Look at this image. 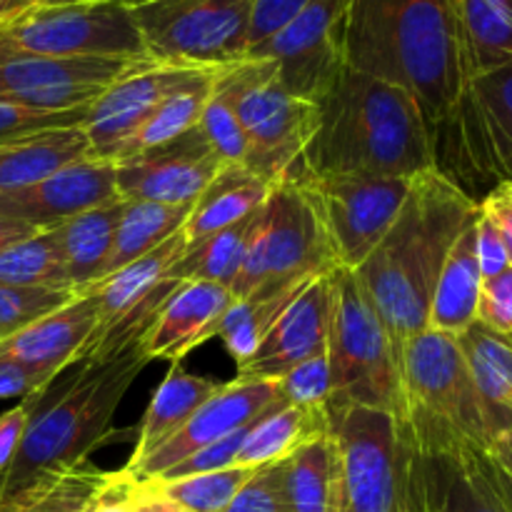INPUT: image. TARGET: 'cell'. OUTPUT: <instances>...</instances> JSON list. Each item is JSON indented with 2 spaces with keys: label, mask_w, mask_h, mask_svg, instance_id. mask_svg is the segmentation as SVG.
I'll list each match as a JSON object with an SVG mask.
<instances>
[{
  "label": "cell",
  "mask_w": 512,
  "mask_h": 512,
  "mask_svg": "<svg viewBox=\"0 0 512 512\" xmlns=\"http://www.w3.org/2000/svg\"><path fill=\"white\" fill-rule=\"evenodd\" d=\"M150 58H48L0 48V103L33 110H78Z\"/></svg>",
  "instance_id": "cell-16"
},
{
  "label": "cell",
  "mask_w": 512,
  "mask_h": 512,
  "mask_svg": "<svg viewBox=\"0 0 512 512\" xmlns=\"http://www.w3.org/2000/svg\"><path fill=\"white\" fill-rule=\"evenodd\" d=\"M20 5L15 0H0V18H8V15L18 13Z\"/></svg>",
  "instance_id": "cell-60"
},
{
  "label": "cell",
  "mask_w": 512,
  "mask_h": 512,
  "mask_svg": "<svg viewBox=\"0 0 512 512\" xmlns=\"http://www.w3.org/2000/svg\"><path fill=\"white\" fill-rule=\"evenodd\" d=\"M208 73V68H183L143 60L110 83L93 100L83 130L90 158L118 163L125 158L138 130L148 123L160 103L183 85Z\"/></svg>",
  "instance_id": "cell-17"
},
{
  "label": "cell",
  "mask_w": 512,
  "mask_h": 512,
  "mask_svg": "<svg viewBox=\"0 0 512 512\" xmlns=\"http://www.w3.org/2000/svg\"><path fill=\"white\" fill-rule=\"evenodd\" d=\"M88 110L90 105L78 110H33L0 103V145L28 138V135L35 133H45V130L83 125L85 118H88Z\"/></svg>",
  "instance_id": "cell-45"
},
{
  "label": "cell",
  "mask_w": 512,
  "mask_h": 512,
  "mask_svg": "<svg viewBox=\"0 0 512 512\" xmlns=\"http://www.w3.org/2000/svg\"><path fill=\"white\" fill-rule=\"evenodd\" d=\"M310 3L313 0H253L248 50L260 45L263 40H268L273 33H278L288 20H293Z\"/></svg>",
  "instance_id": "cell-49"
},
{
  "label": "cell",
  "mask_w": 512,
  "mask_h": 512,
  "mask_svg": "<svg viewBox=\"0 0 512 512\" xmlns=\"http://www.w3.org/2000/svg\"><path fill=\"white\" fill-rule=\"evenodd\" d=\"M188 213V205H160L143 203V200H125L123 215H120L118 230H115L113 250H110V258L105 263L100 280L108 278L115 270L125 268L133 260L148 255L150 250L163 245L170 235L183 230Z\"/></svg>",
  "instance_id": "cell-32"
},
{
  "label": "cell",
  "mask_w": 512,
  "mask_h": 512,
  "mask_svg": "<svg viewBox=\"0 0 512 512\" xmlns=\"http://www.w3.org/2000/svg\"><path fill=\"white\" fill-rule=\"evenodd\" d=\"M475 320L493 333L512 340V265L495 278L483 280Z\"/></svg>",
  "instance_id": "cell-46"
},
{
  "label": "cell",
  "mask_w": 512,
  "mask_h": 512,
  "mask_svg": "<svg viewBox=\"0 0 512 512\" xmlns=\"http://www.w3.org/2000/svg\"><path fill=\"white\" fill-rule=\"evenodd\" d=\"M325 512H350L348 503H345L343 488H340L338 470H335V480H333V493H330V503H328V510H325Z\"/></svg>",
  "instance_id": "cell-58"
},
{
  "label": "cell",
  "mask_w": 512,
  "mask_h": 512,
  "mask_svg": "<svg viewBox=\"0 0 512 512\" xmlns=\"http://www.w3.org/2000/svg\"><path fill=\"white\" fill-rule=\"evenodd\" d=\"M185 248H188L185 235L183 230H178V233L170 235L163 245L150 250L148 255L133 260V263H128L125 268L110 273L108 278L98 280V283H93L90 288H85L93 293L95 303H98L100 320L95 333H100V330H105L108 325H113L115 320L123 318L128 310H133L135 305L143 303L148 295H153L155 290L168 280L173 265L183 258Z\"/></svg>",
  "instance_id": "cell-27"
},
{
  "label": "cell",
  "mask_w": 512,
  "mask_h": 512,
  "mask_svg": "<svg viewBox=\"0 0 512 512\" xmlns=\"http://www.w3.org/2000/svg\"><path fill=\"white\" fill-rule=\"evenodd\" d=\"M118 198L115 163L88 155L28 188L0 195V215L48 230Z\"/></svg>",
  "instance_id": "cell-21"
},
{
  "label": "cell",
  "mask_w": 512,
  "mask_h": 512,
  "mask_svg": "<svg viewBox=\"0 0 512 512\" xmlns=\"http://www.w3.org/2000/svg\"><path fill=\"white\" fill-rule=\"evenodd\" d=\"M395 512H510L485 450L415 408L398 418Z\"/></svg>",
  "instance_id": "cell-5"
},
{
  "label": "cell",
  "mask_w": 512,
  "mask_h": 512,
  "mask_svg": "<svg viewBox=\"0 0 512 512\" xmlns=\"http://www.w3.org/2000/svg\"><path fill=\"white\" fill-rule=\"evenodd\" d=\"M148 358L140 345L103 363L75 365V378L50 398L40 395L13 463L0 475V510H13L70 470L88 463L108 440L115 410Z\"/></svg>",
  "instance_id": "cell-4"
},
{
  "label": "cell",
  "mask_w": 512,
  "mask_h": 512,
  "mask_svg": "<svg viewBox=\"0 0 512 512\" xmlns=\"http://www.w3.org/2000/svg\"><path fill=\"white\" fill-rule=\"evenodd\" d=\"M258 213V210H255ZM255 213L218 233L208 235L200 243L188 245L183 258L173 265V275L178 280H205V283L223 285L230 290L240 263H243L245 243L253 228Z\"/></svg>",
  "instance_id": "cell-36"
},
{
  "label": "cell",
  "mask_w": 512,
  "mask_h": 512,
  "mask_svg": "<svg viewBox=\"0 0 512 512\" xmlns=\"http://www.w3.org/2000/svg\"><path fill=\"white\" fill-rule=\"evenodd\" d=\"M333 273L310 280L300 290L298 298L285 308V313L273 325L268 338L253 353V358L240 365L235 378L273 380V383H278L290 368L328 348Z\"/></svg>",
  "instance_id": "cell-22"
},
{
  "label": "cell",
  "mask_w": 512,
  "mask_h": 512,
  "mask_svg": "<svg viewBox=\"0 0 512 512\" xmlns=\"http://www.w3.org/2000/svg\"><path fill=\"white\" fill-rule=\"evenodd\" d=\"M255 470L250 468H225L215 470V473H200L190 475V478L180 480H150L160 488L165 498L173 500L188 512H220L230 500L235 498L240 488L253 478Z\"/></svg>",
  "instance_id": "cell-39"
},
{
  "label": "cell",
  "mask_w": 512,
  "mask_h": 512,
  "mask_svg": "<svg viewBox=\"0 0 512 512\" xmlns=\"http://www.w3.org/2000/svg\"><path fill=\"white\" fill-rule=\"evenodd\" d=\"M330 405L328 410L378 408L403 418L405 395L400 365L383 320L358 273H333V308L328 328Z\"/></svg>",
  "instance_id": "cell-7"
},
{
  "label": "cell",
  "mask_w": 512,
  "mask_h": 512,
  "mask_svg": "<svg viewBox=\"0 0 512 512\" xmlns=\"http://www.w3.org/2000/svg\"><path fill=\"white\" fill-rule=\"evenodd\" d=\"M40 5H80V3H113V0H33Z\"/></svg>",
  "instance_id": "cell-59"
},
{
  "label": "cell",
  "mask_w": 512,
  "mask_h": 512,
  "mask_svg": "<svg viewBox=\"0 0 512 512\" xmlns=\"http://www.w3.org/2000/svg\"><path fill=\"white\" fill-rule=\"evenodd\" d=\"M98 320L93 293L80 290L53 313L33 320L8 338H0V360L18 365L43 388H50L63 370L78 363Z\"/></svg>",
  "instance_id": "cell-20"
},
{
  "label": "cell",
  "mask_w": 512,
  "mask_h": 512,
  "mask_svg": "<svg viewBox=\"0 0 512 512\" xmlns=\"http://www.w3.org/2000/svg\"><path fill=\"white\" fill-rule=\"evenodd\" d=\"M323 215L340 268L358 270L403 210L413 178L300 175Z\"/></svg>",
  "instance_id": "cell-13"
},
{
  "label": "cell",
  "mask_w": 512,
  "mask_h": 512,
  "mask_svg": "<svg viewBox=\"0 0 512 512\" xmlns=\"http://www.w3.org/2000/svg\"><path fill=\"white\" fill-rule=\"evenodd\" d=\"M400 383L405 408L438 420L473 448L490 453L498 433L470 378L455 335L425 328L400 350Z\"/></svg>",
  "instance_id": "cell-12"
},
{
  "label": "cell",
  "mask_w": 512,
  "mask_h": 512,
  "mask_svg": "<svg viewBox=\"0 0 512 512\" xmlns=\"http://www.w3.org/2000/svg\"><path fill=\"white\" fill-rule=\"evenodd\" d=\"M480 288H483V273H480L478 253H475L473 223L463 230L440 270L433 303H430L428 328L455 335V338L465 333L478 318Z\"/></svg>",
  "instance_id": "cell-30"
},
{
  "label": "cell",
  "mask_w": 512,
  "mask_h": 512,
  "mask_svg": "<svg viewBox=\"0 0 512 512\" xmlns=\"http://www.w3.org/2000/svg\"><path fill=\"white\" fill-rule=\"evenodd\" d=\"M490 453H493L495 458L503 460V463L512 470V425H510L508 430H505L503 435H500L498 443L493 445V450H490Z\"/></svg>",
  "instance_id": "cell-57"
},
{
  "label": "cell",
  "mask_w": 512,
  "mask_h": 512,
  "mask_svg": "<svg viewBox=\"0 0 512 512\" xmlns=\"http://www.w3.org/2000/svg\"><path fill=\"white\" fill-rule=\"evenodd\" d=\"M458 343L500 438L512 425V343L478 320L458 335Z\"/></svg>",
  "instance_id": "cell-31"
},
{
  "label": "cell",
  "mask_w": 512,
  "mask_h": 512,
  "mask_svg": "<svg viewBox=\"0 0 512 512\" xmlns=\"http://www.w3.org/2000/svg\"><path fill=\"white\" fill-rule=\"evenodd\" d=\"M345 8L348 0H313L245 58L273 60L280 85L315 103L345 68Z\"/></svg>",
  "instance_id": "cell-15"
},
{
  "label": "cell",
  "mask_w": 512,
  "mask_h": 512,
  "mask_svg": "<svg viewBox=\"0 0 512 512\" xmlns=\"http://www.w3.org/2000/svg\"><path fill=\"white\" fill-rule=\"evenodd\" d=\"M123 208L125 200L118 198L100 208L85 210L53 228L63 253L68 288L73 293L90 288L103 275Z\"/></svg>",
  "instance_id": "cell-29"
},
{
  "label": "cell",
  "mask_w": 512,
  "mask_h": 512,
  "mask_svg": "<svg viewBox=\"0 0 512 512\" xmlns=\"http://www.w3.org/2000/svg\"><path fill=\"white\" fill-rule=\"evenodd\" d=\"M270 185L245 165L225 163L198 195L183 223L185 243L195 245L208 235L253 215L268 200Z\"/></svg>",
  "instance_id": "cell-25"
},
{
  "label": "cell",
  "mask_w": 512,
  "mask_h": 512,
  "mask_svg": "<svg viewBox=\"0 0 512 512\" xmlns=\"http://www.w3.org/2000/svg\"><path fill=\"white\" fill-rule=\"evenodd\" d=\"M478 210V200L453 180L435 168L425 170L410 183L393 228L355 270L388 330L395 358L413 335L428 328L440 270Z\"/></svg>",
  "instance_id": "cell-2"
},
{
  "label": "cell",
  "mask_w": 512,
  "mask_h": 512,
  "mask_svg": "<svg viewBox=\"0 0 512 512\" xmlns=\"http://www.w3.org/2000/svg\"><path fill=\"white\" fill-rule=\"evenodd\" d=\"M308 283L290 285V288L275 290V293L265 295H253V298L245 300H233L228 313L220 320L218 338L223 340L225 350H228L230 358L235 360L238 368L253 358V353L260 348V343L268 338V333L273 330V325L278 323L280 315L285 313V308L298 298V293Z\"/></svg>",
  "instance_id": "cell-34"
},
{
  "label": "cell",
  "mask_w": 512,
  "mask_h": 512,
  "mask_svg": "<svg viewBox=\"0 0 512 512\" xmlns=\"http://www.w3.org/2000/svg\"><path fill=\"white\" fill-rule=\"evenodd\" d=\"M215 85L233 103L248 138L245 168L273 185L298 180L318 128V105L280 85L273 60L243 58L215 70Z\"/></svg>",
  "instance_id": "cell-8"
},
{
  "label": "cell",
  "mask_w": 512,
  "mask_h": 512,
  "mask_svg": "<svg viewBox=\"0 0 512 512\" xmlns=\"http://www.w3.org/2000/svg\"><path fill=\"white\" fill-rule=\"evenodd\" d=\"M488 458H490V470H493L495 485H498V490H500V495H503L505 505H508V510L512 512V470L503 463V460L495 458L493 453H488Z\"/></svg>",
  "instance_id": "cell-56"
},
{
  "label": "cell",
  "mask_w": 512,
  "mask_h": 512,
  "mask_svg": "<svg viewBox=\"0 0 512 512\" xmlns=\"http://www.w3.org/2000/svg\"><path fill=\"white\" fill-rule=\"evenodd\" d=\"M315 105L303 173L415 178L435 168L420 108L398 85L345 65Z\"/></svg>",
  "instance_id": "cell-3"
},
{
  "label": "cell",
  "mask_w": 512,
  "mask_h": 512,
  "mask_svg": "<svg viewBox=\"0 0 512 512\" xmlns=\"http://www.w3.org/2000/svg\"><path fill=\"white\" fill-rule=\"evenodd\" d=\"M198 128L210 143V148L220 155L223 163L245 165V158H248V138H245L243 125H240L238 115H235L233 103L215 85V78L208 103H205L203 115H200Z\"/></svg>",
  "instance_id": "cell-40"
},
{
  "label": "cell",
  "mask_w": 512,
  "mask_h": 512,
  "mask_svg": "<svg viewBox=\"0 0 512 512\" xmlns=\"http://www.w3.org/2000/svg\"><path fill=\"white\" fill-rule=\"evenodd\" d=\"M73 290H43V288H13L0 285V338L18 333L33 320L53 313L55 308L73 298Z\"/></svg>",
  "instance_id": "cell-41"
},
{
  "label": "cell",
  "mask_w": 512,
  "mask_h": 512,
  "mask_svg": "<svg viewBox=\"0 0 512 512\" xmlns=\"http://www.w3.org/2000/svg\"><path fill=\"white\" fill-rule=\"evenodd\" d=\"M330 440L350 512H395L398 418L363 405L330 410Z\"/></svg>",
  "instance_id": "cell-14"
},
{
  "label": "cell",
  "mask_w": 512,
  "mask_h": 512,
  "mask_svg": "<svg viewBox=\"0 0 512 512\" xmlns=\"http://www.w3.org/2000/svg\"><path fill=\"white\" fill-rule=\"evenodd\" d=\"M35 233H38V228H33V225L23 223V220L8 218V215H0V250L18 243V240L30 238V235Z\"/></svg>",
  "instance_id": "cell-55"
},
{
  "label": "cell",
  "mask_w": 512,
  "mask_h": 512,
  "mask_svg": "<svg viewBox=\"0 0 512 512\" xmlns=\"http://www.w3.org/2000/svg\"><path fill=\"white\" fill-rule=\"evenodd\" d=\"M333 243L313 193L300 180L270 188L245 243L230 293L235 300L275 293L338 270Z\"/></svg>",
  "instance_id": "cell-6"
},
{
  "label": "cell",
  "mask_w": 512,
  "mask_h": 512,
  "mask_svg": "<svg viewBox=\"0 0 512 512\" xmlns=\"http://www.w3.org/2000/svg\"><path fill=\"white\" fill-rule=\"evenodd\" d=\"M250 428V425H248ZM248 428L238 430V433L228 435V438L218 440L213 445H205V448L195 450L193 455H188L185 460L175 463L173 468L165 470L160 478L155 480H180V478H190V475H200V473H215V470H225V468H233L235 465V455H238L240 445H243L245 433Z\"/></svg>",
  "instance_id": "cell-47"
},
{
  "label": "cell",
  "mask_w": 512,
  "mask_h": 512,
  "mask_svg": "<svg viewBox=\"0 0 512 512\" xmlns=\"http://www.w3.org/2000/svg\"><path fill=\"white\" fill-rule=\"evenodd\" d=\"M138 490L140 480L125 468L118 473H103L80 512H135Z\"/></svg>",
  "instance_id": "cell-48"
},
{
  "label": "cell",
  "mask_w": 512,
  "mask_h": 512,
  "mask_svg": "<svg viewBox=\"0 0 512 512\" xmlns=\"http://www.w3.org/2000/svg\"><path fill=\"white\" fill-rule=\"evenodd\" d=\"M343 48L348 68L415 100L433 148L470 85L458 0H348Z\"/></svg>",
  "instance_id": "cell-1"
},
{
  "label": "cell",
  "mask_w": 512,
  "mask_h": 512,
  "mask_svg": "<svg viewBox=\"0 0 512 512\" xmlns=\"http://www.w3.org/2000/svg\"><path fill=\"white\" fill-rule=\"evenodd\" d=\"M213 78L215 70H208V73H203L200 78H195L193 83L183 85V88H178L175 93H170L168 98L155 108V113L150 115L148 123L138 130V135H135L133 143H130L125 158L140 153V150L170 143V140L180 138V135L198 128L200 115H203L205 103H208L210 98V90H213Z\"/></svg>",
  "instance_id": "cell-37"
},
{
  "label": "cell",
  "mask_w": 512,
  "mask_h": 512,
  "mask_svg": "<svg viewBox=\"0 0 512 512\" xmlns=\"http://www.w3.org/2000/svg\"><path fill=\"white\" fill-rule=\"evenodd\" d=\"M0 48L48 58H148L128 0L30 3L0 18Z\"/></svg>",
  "instance_id": "cell-11"
},
{
  "label": "cell",
  "mask_w": 512,
  "mask_h": 512,
  "mask_svg": "<svg viewBox=\"0 0 512 512\" xmlns=\"http://www.w3.org/2000/svg\"><path fill=\"white\" fill-rule=\"evenodd\" d=\"M280 398L298 408H325L330 405V363L328 350L303 360L278 380Z\"/></svg>",
  "instance_id": "cell-44"
},
{
  "label": "cell",
  "mask_w": 512,
  "mask_h": 512,
  "mask_svg": "<svg viewBox=\"0 0 512 512\" xmlns=\"http://www.w3.org/2000/svg\"><path fill=\"white\" fill-rule=\"evenodd\" d=\"M510 343H512V340H510Z\"/></svg>",
  "instance_id": "cell-62"
},
{
  "label": "cell",
  "mask_w": 512,
  "mask_h": 512,
  "mask_svg": "<svg viewBox=\"0 0 512 512\" xmlns=\"http://www.w3.org/2000/svg\"><path fill=\"white\" fill-rule=\"evenodd\" d=\"M220 512H293L288 500V460L255 470Z\"/></svg>",
  "instance_id": "cell-43"
},
{
  "label": "cell",
  "mask_w": 512,
  "mask_h": 512,
  "mask_svg": "<svg viewBox=\"0 0 512 512\" xmlns=\"http://www.w3.org/2000/svg\"><path fill=\"white\" fill-rule=\"evenodd\" d=\"M280 400L278 383L273 380H248L235 378L220 385L218 393L210 395L193 413V418L155 453H150L135 468H125L138 480H155L173 468L175 463L193 455L195 450L213 445L238 430L253 425L270 405Z\"/></svg>",
  "instance_id": "cell-19"
},
{
  "label": "cell",
  "mask_w": 512,
  "mask_h": 512,
  "mask_svg": "<svg viewBox=\"0 0 512 512\" xmlns=\"http://www.w3.org/2000/svg\"><path fill=\"white\" fill-rule=\"evenodd\" d=\"M470 80L512 63V0H458Z\"/></svg>",
  "instance_id": "cell-33"
},
{
  "label": "cell",
  "mask_w": 512,
  "mask_h": 512,
  "mask_svg": "<svg viewBox=\"0 0 512 512\" xmlns=\"http://www.w3.org/2000/svg\"><path fill=\"white\" fill-rule=\"evenodd\" d=\"M15 3H18L20 8H25V5H30V3H33V0H15Z\"/></svg>",
  "instance_id": "cell-61"
},
{
  "label": "cell",
  "mask_w": 512,
  "mask_h": 512,
  "mask_svg": "<svg viewBox=\"0 0 512 512\" xmlns=\"http://www.w3.org/2000/svg\"><path fill=\"white\" fill-rule=\"evenodd\" d=\"M135 512H188V510H183L180 505H175L173 500L165 498L155 483H150V480H140Z\"/></svg>",
  "instance_id": "cell-54"
},
{
  "label": "cell",
  "mask_w": 512,
  "mask_h": 512,
  "mask_svg": "<svg viewBox=\"0 0 512 512\" xmlns=\"http://www.w3.org/2000/svg\"><path fill=\"white\" fill-rule=\"evenodd\" d=\"M103 473L105 470H98L95 465L85 463L80 468L70 470V473L60 475L55 483H50L38 495L20 503L18 508L0 512H80L88 495L98 485V480L103 478Z\"/></svg>",
  "instance_id": "cell-42"
},
{
  "label": "cell",
  "mask_w": 512,
  "mask_h": 512,
  "mask_svg": "<svg viewBox=\"0 0 512 512\" xmlns=\"http://www.w3.org/2000/svg\"><path fill=\"white\" fill-rule=\"evenodd\" d=\"M43 393L45 390L25 395L15 408L5 410V413L0 415V475H5V470L13 463L15 453H18L20 443H23L25 430H28L30 418H33L35 413V405H38L40 395Z\"/></svg>",
  "instance_id": "cell-50"
},
{
  "label": "cell",
  "mask_w": 512,
  "mask_h": 512,
  "mask_svg": "<svg viewBox=\"0 0 512 512\" xmlns=\"http://www.w3.org/2000/svg\"><path fill=\"white\" fill-rule=\"evenodd\" d=\"M0 285L13 288L70 290L65 278L63 253L53 228L38 230L0 250Z\"/></svg>",
  "instance_id": "cell-35"
},
{
  "label": "cell",
  "mask_w": 512,
  "mask_h": 512,
  "mask_svg": "<svg viewBox=\"0 0 512 512\" xmlns=\"http://www.w3.org/2000/svg\"><path fill=\"white\" fill-rule=\"evenodd\" d=\"M40 390L48 388H43L33 375L25 373L18 365L3 363V360H0V400L25 398V395L40 393Z\"/></svg>",
  "instance_id": "cell-53"
},
{
  "label": "cell",
  "mask_w": 512,
  "mask_h": 512,
  "mask_svg": "<svg viewBox=\"0 0 512 512\" xmlns=\"http://www.w3.org/2000/svg\"><path fill=\"white\" fill-rule=\"evenodd\" d=\"M218 388L220 383L200 378V375L195 373H188L180 363L170 365L168 375H165L163 383L158 385L148 410H145L143 423H140L138 428V438H135L133 455H130L125 468H135V465L143 463L150 453H155L160 445L168 443V440L193 418L195 410H198L210 395L218 393Z\"/></svg>",
  "instance_id": "cell-26"
},
{
  "label": "cell",
  "mask_w": 512,
  "mask_h": 512,
  "mask_svg": "<svg viewBox=\"0 0 512 512\" xmlns=\"http://www.w3.org/2000/svg\"><path fill=\"white\" fill-rule=\"evenodd\" d=\"M335 480L330 435L303 445L288 458V500L293 512H325Z\"/></svg>",
  "instance_id": "cell-38"
},
{
  "label": "cell",
  "mask_w": 512,
  "mask_h": 512,
  "mask_svg": "<svg viewBox=\"0 0 512 512\" xmlns=\"http://www.w3.org/2000/svg\"><path fill=\"white\" fill-rule=\"evenodd\" d=\"M480 210L488 215L500 230L505 250H508V260L512 265V183H500L498 188L490 190L483 200H480Z\"/></svg>",
  "instance_id": "cell-52"
},
{
  "label": "cell",
  "mask_w": 512,
  "mask_h": 512,
  "mask_svg": "<svg viewBox=\"0 0 512 512\" xmlns=\"http://www.w3.org/2000/svg\"><path fill=\"white\" fill-rule=\"evenodd\" d=\"M150 60L218 70L248 55L253 0H128Z\"/></svg>",
  "instance_id": "cell-10"
},
{
  "label": "cell",
  "mask_w": 512,
  "mask_h": 512,
  "mask_svg": "<svg viewBox=\"0 0 512 512\" xmlns=\"http://www.w3.org/2000/svg\"><path fill=\"white\" fill-rule=\"evenodd\" d=\"M325 435H330V410L298 408L280 398L250 425L235 455V465L258 470L263 465L280 463L298 453L303 445Z\"/></svg>",
  "instance_id": "cell-24"
},
{
  "label": "cell",
  "mask_w": 512,
  "mask_h": 512,
  "mask_svg": "<svg viewBox=\"0 0 512 512\" xmlns=\"http://www.w3.org/2000/svg\"><path fill=\"white\" fill-rule=\"evenodd\" d=\"M433 165L473 200L512 183V63L470 80L433 140Z\"/></svg>",
  "instance_id": "cell-9"
},
{
  "label": "cell",
  "mask_w": 512,
  "mask_h": 512,
  "mask_svg": "<svg viewBox=\"0 0 512 512\" xmlns=\"http://www.w3.org/2000/svg\"><path fill=\"white\" fill-rule=\"evenodd\" d=\"M200 128L115 163L118 195L160 205H193L223 168Z\"/></svg>",
  "instance_id": "cell-18"
},
{
  "label": "cell",
  "mask_w": 512,
  "mask_h": 512,
  "mask_svg": "<svg viewBox=\"0 0 512 512\" xmlns=\"http://www.w3.org/2000/svg\"><path fill=\"white\" fill-rule=\"evenodd\" d=\"M233 300V293L223 285L205 280L180 283L140 340V350L148 363L165 360L175 365L210 338H218L220 320Z\"/></svg>",
  "instance_id": "cell-23"
},
{
  "label": "cell",
  "mask_w": 512,
  "mask_h": 512,
  "mask_svg": "<svg viewBox=\"0 0 512 512\" xmlns=\"http://www.w3.org/2000/svg\"><path fill=\"white\" fill-rule=\"evenodd\" d=\"M88 138L83 125L45 130L0 145V195L15 193L55 170L88 158Z\"/></svg>",
  "instance_id": "cell-28"
},
{
  "label": "cell",
  "mask_w": 512,
  "mask_h": 512,
  "mask_svg": "<svg viewBox=\"0 0 512 512\" xmlns=\"http://www.w3.org/2000/svg\"><path fill=\"white\" fill-rule=\"evenodd\" d=\"M475 253H478L483 280L495 278L505 268H510L508 250H505L503 238H500V230L495 228V223L483 210H478V218H475Z\"/></svg>",
  "instance_id": "cell-51"
}]
</instances>
